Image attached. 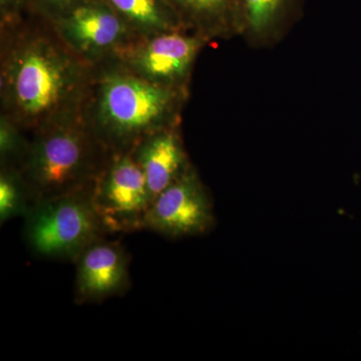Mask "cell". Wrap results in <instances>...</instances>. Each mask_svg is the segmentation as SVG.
I'll return each mask as SVG.
<instances>
[{
    "instance_id": "obj_12",
    "label": "cell",
    "mask_w": 361,
    "mask_h": 361,
    "mask_svg": "<svg viewBox=\"0 0 361 361\" xmlns=\"http://www.w3.org/2000/svg\"><path fill=\"white\" fill-rule=\"evenodd\" d=\"M288 0H239L241 37L252 47H268L286 35Z\"/></svg>"
},
{
    "instance_id": "obj_17",
    "label": "cell",
    "mask_w": 361,
    "mask_h": 361,
    "mask_svg": "<svg viewBox=\"0 0 361 361\" xmlns=\"http://www.w3.org/2000/svg\"><path fill=\"white\" fill-rule=\"evenodd\" d=\"M13 0H1V6H6L7 4H11Z\"/></svg>"
},
{
    "instance_id": "obj_1",
    "label": "cell",
    "mask_w": 361,
    "mask_h": 361,
    "mask_svg": "<svg viewBox=\"0 0 361 361\" xmlns=\"http://www.w3.org/2000/svg\"><path fill=\"white\" fill-rule=\"evenodd\" d=\"M0 30V116L30 135L80 115L94 63L44 16L6 18Z\"/></svg>"
},
{
    "instance_id": "obj_15",
    "label": "cell",
    "mask_w": 361,
    "mask_h": 361,
    "mask_svg": "<svg viewBox=\"0 0 361 361\" xmlns=\"http://www.w3.org/2000/svg\"><path fill=\"white\" fill-rule=\"evenodd\" d=\"M30 145V135L0 116V167L18 168Z\"/></svg>"
},
{
    "instance_id": "obj_16",
    "label": "cell",
    "mask_w": 361,
    "mask_h": 361,
    "mask_svg": "<svg viewBox=\"0 0 361 361\" xmlns=\"http://www.w3.org/2000/svg\"><path fill=\"white\" fill-rule=\"evenodd\" d=\"M90 0H42V6H47V11L45 18L54 21L70 13L75 7L82 4H90Z\"/></svg>"
},
{
    "instance_id": "obj_9",
    "label": "cell",
    "mask_w": 361,
    "mask_h": 361,
    "mask_svg": "<svg viewBox=\"0 0 361 361\" xmlns=\"http://www.w3.org/2000/svg\"><path fill=\"white\" fill-rule=\"evenodd\" d=\"M75 301L99 302L118 295L130 286L128 252L120 243L97 240L75 261Z\"/></svg>"
},
{
    "instance_id": "obj_6",
    "label": "cell",
    "mask_w": 361,
    "mask_h": 361,
    "mask_svg": "<svg viewBox=\"0 0 361 361\" xmlns=\"http://www.w3.org/2000/svg\"><path fill=\"white\" fill-rule=\"evenodd\" d=\"M92 201L106 232L145 229L153 199L132 151L111 152L92 188Z\"/></svg>"
},
{
    "instance_id": "obj_8",
    "label": "cell",
    "mask_w": 361,
    "mask_h": 361,
    "mask_svg": "<svg viewBox=\"0 0 361 361\" xmlns=\"http://www.w3.org/2000/svg\"><path fill=\"white\" fill-rule=\"evenodd\" d=\"M51 23L66 44L92 63L110 58L135 37L122 18L101 1L75 7Z\"/></svg>"
},
{
    "instance_id": "obj_7",
    "label": "cell",
    "mask_w": 361,
    "mask_h": 361,
    "mask_svg": "<svg viewBox=\"0 0 361 361\" xmlns=\"http://www.w3.org/2000/svg\"><path fill=\"white\" fill-rule=\"evenodd\" d=\"M210 196L192 165L152 202L145 229L169 237L197 236L212 229Z\"/></svg>"
},
{
    "instance_id": "obj_3",
    "label": "cell",
    "mask_w": 361,
    "mask_h": 361,
    "mask_svg": "<svg viewBox=\"0 0 361 361\" xmlns=\"http://www.w3.org/2000/svg\"><path fill=\"white\" fill-rule=\"evenodd\" d=\"M110 154L80 114L30 134L18 170L32 205L92 186Z\"/></svg>"
},
{
    "instance_id": "obj_2",
    "label": "cell",
    "mask_w": 361,
    "mask_h": 361,
    "mask_svg": "<svg viewBox=\"0 0 361 361\" xmlns=\"http://www.w3.org/2000/svg\"><path fill=\"white\" fill-rule=\"evenodd\" d=\"M190 90L161 87L110 58L94 63L82 116L110 152L132 151L157 130L180 127Z\"/></svg>"
},
{
    "instance_id": "obj_5",
    "label": "cell",
    "mask_w": 361,
    "mask_h": 361,
    "mask_svg": "<svg viewBox=\"0 0 361 361\" xmlns=\"http://www.w3.org/2000/svg\"><path fill=\"white\" fill-rule=\"evenodd\" d=\"M209 44L186 30H170L133 37L110 59L153 84L190 90L197 59Z\"/></svg>"
},
{
    "instance_id": "obj_10",
    "label": "cell",
    "mask_w": 361,
    "mask_h": 361,
    "mask_svg": "<svg viewBox=\"0 0 361 361\" xmlns=\"http://www.w3.org/2000/svg\"><path fill=\"white\" fill-rule=\"evenodd\" d=\"M132 154L146 178L153 200L192 166L180 127L152 133L135 145Z\"/></svg>"
},
{
    "instance_id": "obj_11",
    "label": "cell",
    "mask_w": 361,
    "mask_h": 361,
    "mask_svg": "<svg viewBox=\"0 0 361 361\" xmlns=\"http://www.w3.org/2000/svg\"><path fill=\"white\" fill-rule=\"evenodd\" d=\"M183 27L209 42L241 37L239 0H169Z\"/></svg>"
},
{
    "instance_id": "obj_13",
    "label": "cell",
    "mask_w": 361,
    "mask_h": 361,
    "mask_svg": "<svg viewBox=\"0 0 361 361\" xmlns=\"http://www.w3.org/2000/svg\"><path fill=\"white\" fill-rule=\"evenodd\" d=\"M135 37L185 30L174 9L164 0H104Z\"/></svg>"
},
{
    "instance_id": "obj_14",
    "label": "cell",
    "mask_w": 361,
    "mask_h": 361,
    "mask_svg": "<svg viewBox=\"0 0 361 361\" xmlns=\"http://www.w3.org/2000/svg\"><path fill=\"white\" fill-rule=\"evenodd\" d=\"M32 207L30 193L20 171L0 167V223L25 218Z\"/></svg>"
},
{
    "instance_id": "obj_4",
    "label": "cell",
    "mask_w": 361,
    "mask_h": 361,
    "mask_svg": "<svg viewBox=\"0 0 361 361\" xmlns=\"http://www.w3.org/2000/svg\"><path fill=\"white\" fill-rule=\"evenodd\" d=\"M92 188L32 204L23 225L32 254L75 262L87 247L108 234L94 208Z\"/></svg>"
}]
</instances>
